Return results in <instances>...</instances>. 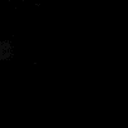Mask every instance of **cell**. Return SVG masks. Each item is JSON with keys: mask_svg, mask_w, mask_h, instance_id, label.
<instances>
[]
</instances>
